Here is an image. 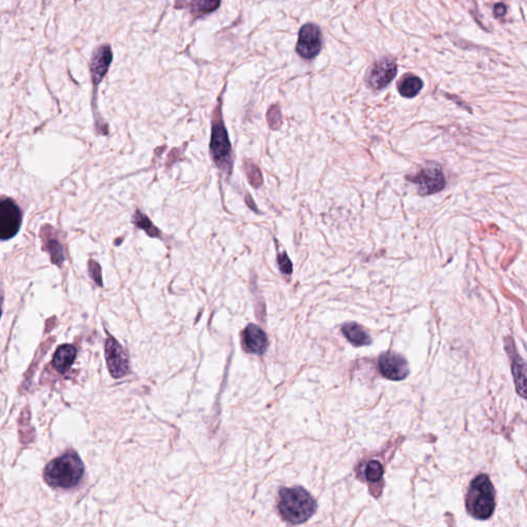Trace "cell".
<instances>
[{"label":"cell","instance_id":"obj_1","mask_svg":"<svg viewBox=\"0 0 527 527\" xmlns=\"http://www.w3.org/2000/svg\"><path fill=\"white\" fill-rule=\"evenodd\" d=\"M85 466L79 455L69 451L47 464L44 477L52 487L71 488L81 482Z\"/></svg>","mask_w":527,"mask_h":527},{"label":"cell","instance_id":"obj_2","mask_svg":"<svg viewBox=\"0 0 527 527\" xmlns=\"http://www.w3.org/2000/svg\"><path fill=\"white\" fill-rule=\"evenodd\" d=\"M315 501L304 488H282L280 490L278 511L289 524H304L315 513Z\"/></svg>","mask_w":527,"mask_h":527},{"label":"cell","instance_id":"obj_3","mask_svg":"<svg viewBox=\"0 0 527 527\" xmlns=\"http://www.w3.org/2000/svg\"><path fill=\"white\" fill-rule=\"evenodd\" d=\"M466 507L477 519L491 517L496 509V491L487 475H479L471 482L466 492Z\"/></svg>","mask_w":527,"mask_h":527},{"label":"cell","instance_id":"obj_4","mask_svg":"<svg viewBox=\"0 0 527 527\" xmlns=\"http://www.w3.org/2000/svg\"><path fill=\"white\" fill-rule=\"evenodd\" d=\"M211 155L217 167L227 176L232 174L233 151L220 109L215 110L211 129Z\"/></svg>","mask_w":527,"mask_h":527},{"label":"cell","instance_id":"obj_5","mask_svg":"<svg viewBox=\"0 0 527 527\" xmlns=\"http://www.w3.org/2000/svg\"><path fill=\"white\" fill-rule=\"evenodd\" d=\"M407 181L418 185L420 195L427 196L442 191L446 185L442 168L436 163H429L414 176H408Z\"/></svg>","mask_w":527,"mask_h":527},{"label":"cell","instance_id":"obj_6","mask_svg":"<svg viewBox=\"0 0 527 527\" xmlns=\"http://www.w3.org/2000/svg\"><path fill=\"white\" fill-rule=\"evenodd\" d=\"M22 211L12 198H2L0 204V237L6 241L18 234L22 224Z\"/></svg>","mask_w":527,"mask_h":527},{"label":"cell","instance_id":"obj_7","mask_svg":"<svg viewBox=\"0 0 527 527\" xmlns=\"http://www.w3.org/2000/svg\"><path fill=\"white\" fill-rule=\"evenodd\" d=\"M323 45V36L319 26L305 24L300 29L298 38L297 53L306 60H311L319 55Z\"/></svg>","mask_w":527,"mask_h":527},{"label":"cell","instance_id":"obj_8","mask_svg":"<svg viewBox=\"0 0 527 527\" xmlns=\"http://www.w3.org/2000/svg\"><path fill=\"white\" fill-rule=\"evenodd\" d=\"M105 358L110 375L114 378L124 377L130 371L129 358L120 343L109 337L105 342Z\"/></svg>","mask_w":527,"mask_h":527},{"label":"cell","instance_id":"obj_9","mask_svg":"<svg viewBox=\"0 0 527 527\" xmlns=\"http://www.w3.org/2000/svg\"><path fill=\"white\" fill-rule=\"evenodd\" d=\"M380 373L388 379L399 380L405 379L409 374V366L405 358L394 352H385L381 354L378 362Z\"/></svg>","mask_w":527,"mask_h":527},{"label":"cell","instance_id":"obj_10","mask_svg":"<svg viewBox=\"0 0 527 527\" xmlns=\"http://www.w3.org/2000/svg\"><path fill=\"white\" fill-rule=\"evenodd\" d=\"M397 66L390 58H383L374 64L368 75V84L375 90L385 88L397 75Z\"/></svg>","mask_w":527,"mask_h":527},{"label":"cell","instance_id":"obj_11","mask_svg":"<svg viewBox=\"0 0 527 527\" xmlns=\"http://www.w3.org/2000/svg\"><path fill=\"white\" fill-rule=\"evenodd\" d=\"M505 349L509 353L512 362V374L518 394L524 399H527V362L521 356H518L515 351L513 339L505 340Z\"/></svg>","mask_w":527,"mask_h":527},{"label":"cell","instance_id":"obj_12","mask_svg":"<svg viewBox=\"0 0 527 527\" xmlns=\"http://www.w3.org/2000/svg\"><path fill=\"white\" fill-rule=\"evenodd\" d=\"M40 238L43 241V248L49 254L52 264L58 267H62L66 261V254H64L63 245L58 238L55 229L45 224L40 229Z\"/></svg>","mask_w":527,"mask_h":527},{"label":"cell","instance_id":"obj_13","mask_svg":"<svg viewBox=\"0 0 527 527\" xmlns=\"http://www.w3.org/2000/svg\"><path fill=\"white\" fill-rule=\"evenodd\" d=\"M242 343L246 351L263 354L267 351L268 337L258 326L248 325L242 333Z\"/></svg>","mask_w":527,"mask_h":527},{"label":"cell","instance_id":"obj_14","mask_svg":"<svg viewBox=\"0 0 527 527\" xmlns=\"http://www.w3.org/2000/svg\"><path fill=\"white\" fill-rule=\"evenodd\" d=\"M112 53L109 45H102L96 49L92 60H91V75H92L93 83L98 85L107 75L110 63H112Z\"/></svg>","mask_w":527,"mask_h":527},{"label":"cell","instance_id":"obj_15","mask_svg":"<svg viewBox=\"0 0 527 527\" xmlns=\"http://www.w3.org/2000/svg\"><path fill=\"white\" fill-rule=\"evenodd\" d=\"M77 351L72 345H62L56 351L53 358V367L59 373H66L72 366Z\"/></svg>","mask_w":527,"mask_h":527},{"label":"cell","instance_id":"obj_16","mask_svg":"<svg viewBox=\"0 0 527 527\" xmlns=\"http://www.w3.org/2000/svg\"><path fill=\"white\" fill-rule=\"evenodd\" d=\"M342 333L347 340L356 346H366L372 342L368 333L358 323H346L342 327Z\"/></svg>","mask_w":527,"mask_h":527},{"label":"cell","instance_id":"obj_17","mask_svg":"<svg viewBox=\"0 0 527 527\" xmlns=\"http://www.w3.org/2000/svg\"><path fill=\"white\" fill-rule=\"evenodd\" d=\"M183 2L181 6H188L192 14L201 17L209 14L217 10L220 4V0H178Z\"/></svg>","mask_w":527,"mask_h":527},{"label":"cell","instance_id":"obj_18","mask_svg":"<svg viewBox=\"0 0 527 527\" xmlns=\"http://www.w3.org/2000/svg\"><path fill=\"white\" fill-rule=\"evenodd\" d=\"M422 88V81L415 75H408L399 84V94L406 98H413Z\"/></svg>","mask_w":527,"mask_h":527},{"label":"cell","instance_id":"obj_19","mask_svg":"<svg viewBox=\"0 0 527 527\" xmlns=\"http://www.w3.org/2000/svg\"><path fill=\"white\" fill-rule=\"evenodd\" d=\"M133 224H135L136 228L144 231L148 236L152 237V238H162L161 231L142 211H137L134 213Z\"/></svg>","mask_w":527,"mask_h":527},{"label":"cell","instance_id":"obj_20","mask_svg":"<svg viewBox=\"0 0 527 527\" xmlns=\"http://www.w3.org/2000/svg\"><path fill=\"white\" fill-rule=\"evenodd\" d=\"M244 171L247 176L248 181L254 188H260L263 185V176L260 168L250 160L244 161Z\"/></svg>","mask_w":527,"mask_h":527},{"label":"cell","instance_id":"obj_21","mask_svg":"<svg viewBox=\"0 0 527 527\" xmlns=\"http://www.w3.org/2000/svg\"><path fill=\"white\" fill-rule=\"evenodd\" d=\"M383 466L377 461H369L366 466V471H365L367 480L370 481V482L379 481L383 476Z\"/></svg>","mask_w":527,"mask_h":527},{"label":"cell","instance_id":"obj_22","mask_svg":"<svg viewBox=\"0 0 527 527\" xmlns=\"http://www.w3.org/2000/svg\"><path fill=\"white\" fill-rule=\"evenodd\" d=\"M268 124L270 128L280 129L282 124V112L278 105H272L267 112Z\"/></svg>","mask_w":527,"mask_h":527},{"label":"cell","instance_id":"obj_23","mask_svg":"<svg viewBox=\"0 0 527 527\" xmlns=\"http://www.w3.org/2000/svg\"><path fill=\"white\" fill-rule=\"evenodd\" d=\"M89 274H90L91 278L94 280L95 284L97 286L102 287V271H101L100 265L96 262V261L89 260L88 262Z\"/></svg>","mask_w":527,"mask_h":527},{"label":"cell","instance_id":"obj_24","mask_svg":"<svg viewBox=\"0 0 527 527\" xmlns=\"http://www.w3.org/2000/svg\"><path fill=\"white\" fill-rule=\"evenodd\" d=\"M277 264L282 273L286 274V275H291L293 273V263L289 260L286 252L278 254Z\"/></svg>","mask_w":527,"mask_h":527},{"label":"cell","instance_id":"obj_25","mask_svg":"<svg viewBox=\"0 0 527 527\" xmlns=\"http://www.w3.org/2000/svg\"><path fill=\"white\" fill-rule=\"evenodd\" d=\"M494 15H496V18H501V17H505V14H507V6H505V4L502 3V2H500V3H496V6H494Z\"/></svg>","mask_w":527,"mask_h":527},{"label":"cell","instance_id":"obj_26","mask_svg":"<svg viewBox=\"0 0 527 527\" xmlns=\"http://www.w3.org/2000/svg\"><path fill=\"white\" fill-rule=\"evenodd\" d=\"M245 201H246V204H247L248 206H250V208L252 209V211H258V207H257V205L254 204V200H252V198H250V195L245 196Z\"/></svg>","mask_w":527,"mask_h":527}]
</instances>
